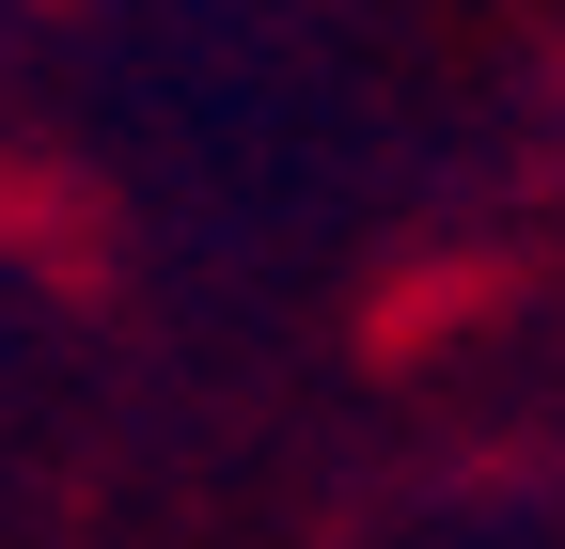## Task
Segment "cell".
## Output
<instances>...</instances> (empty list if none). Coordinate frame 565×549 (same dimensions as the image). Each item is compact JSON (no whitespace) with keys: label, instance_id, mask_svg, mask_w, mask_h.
Instances as JSON below:
<instances>
[]
</instances>
